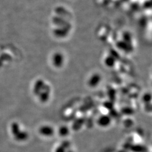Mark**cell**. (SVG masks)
I'll return each instance as SVG.
<instances>
[{"label":"cell","instance_id":"obj_1","mask_svg":"<svg viewBox=\"0 0 152 152\" xmlns=\"http://www.w3.org/2000/svg\"><path fill=\"white\" fill-rule=\"evenodd\" d=\"M51 62L55 67L60 68L65 63V57L64 55L60 53H56L52 56Z\"/></svg>","mask_w":152,"mask_h":152},{"label":"cell","instance_id":"obj_2","mask_svg":"<svg viewBox=\"0 0 152 152\" xmlns=\"http://www.w3.org/2000/svg\"><path fill=\"white\" fill-rule=\"evenodd\" d=\"M39 134L45 137H51L55 134V130L50 125H43L39 129Z\"/></svg>","mask_w":152,"mask_h":152},{"label":"cell","instance_id":"obj_3","mask_svg":"<svg viewBox=\"0 0 152 152\" xmlns=\"http://www.w3.org/2000/svg\"><path fill=\"white\" fill-rule=\"evenodd\" d=\"M102 80L100 75L99 74H94L90 77L88 79V83L90 87H95L99 85Z\"/></svg>","mask_w":152,"mask_h":152},{"label":"cell","instance_id":"obj_4","mask_svg":"<svg viewBox=\"0 0 152 152\" xmlns=\"http://www.w3.org/2000/svg\"><path fill=\"white\" fill-rule=\"evenodd\" d=\"M58 132H59V135L61 137L68 136V135L69 134V131L68 128H67L66 127H63V126L59 128Z\"/></svg>","mask_w":152,"mask_h":152}]
</instances>
